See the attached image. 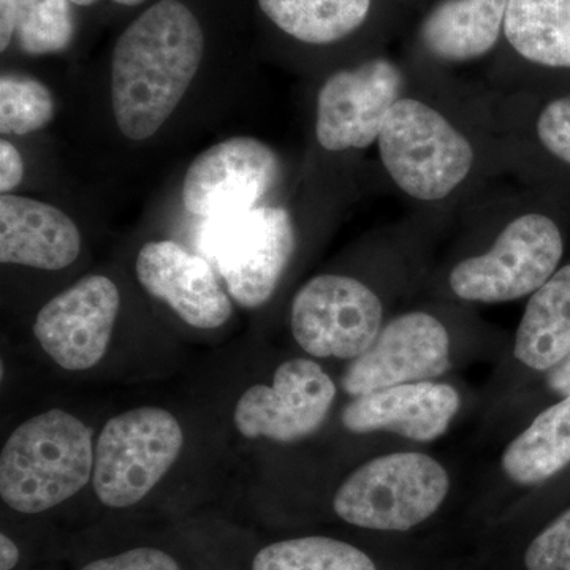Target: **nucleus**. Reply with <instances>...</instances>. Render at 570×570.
Here are the masks:
<instances>
[{
    "label": "nucleus",
    "instance_id": "15",
    "mask_svg": "<svg viewBox=\"0 0 570 570\" xmlns=\"http://www.w3.org/2000/svg\"><path fill=\"white\" fill-rule=\"evenodd\" d=\"M460 404L452 385L415 382L354 397L341 420L355 434L387 431L409 441L431 442L449 430Z\"/></svg>",
    "mask_w": 570,
    "mask_h": 570
},
{
    "label": "nucleus",
    "instance_id": "26",
    "mask_svg": "<svg viewBox=\"0 0 570 570\" xmlns=\"http://www.w3.org/2000/svg\"><path fill=\"white\" fill-rule=\"evenodd\" d=\"M78 570H186V568L171 551L160 547L138 546L118 553L94 558Z\"/></svg>",
    "mask_w": 570,
    "mask_h": 570
},
{
    "label": "nucleus",
    "instance_id": "3",
    "mask_svg": "<svg viewBox=\"0 0 570 570\" xmlns=\"http://www.w3.org/2000/svg\"><path fill=\"white\" fill-rule=\"evenodd\" d=\"M449 491V472L439 461L390 453L355 469L337 489L333 510L360 530L407 532L436 515Z\"/></svg>",
    "mask_w": 570,
    "mask_h": 570
},
{
    "label": "nucleus",
    "instance_id": "29",
    "mask_svg": "<svg viewBox=\"0 0 570 570\" xmlns=\"http://www.w3.org/2000/svg\"><path fill=\"white\" fill-rule=\"evenodd\" d=\"M20 561V546L7 532H2L0 534V570H14Z\"/></svg>",
    "mask_w": 570,
    "mask_h": 570
},
{
    "label": "nucleus",
    "instance_id": "18",
    "mask_svg": "<svg viewBox=\"0 0 570 570\" xmlns=\"http://www.w3.org/2000/svg\"><path fill=\"white\" fill-rule=\"evenodd\" d=\"M570 354V265L558 269L524 307L513 355L532 371H550Z\"/></svg>",
    "mask_w": 570,
    "mask_h": 570
},
{
    "label": "nucleus",
    "instance_id": "4",
    "mask_svg": "<svg viewBox=\"0 0 570 570\" xmlns=\"http://www.w3.org/2000/svg\"><path fill=\"white\" fill-rule=\"evenodd\" d=\"M377 146L397 189L420 202L444 200L474 167L475 153L466 135L436 108L409 97L393 105Z\"/></svg>",
    "mask_w": 570,
    "mask_h": 570
},
{
    "label": "nucleus",
    "instance_id": "20",
    "mask_svg": "<svg viewBox=\"0 0 570 570\" xmlns=\"http://www.w3.org/2000/svg\"><path fill=\"white\" fill-rule=\"evenodd\" d=\"M502 39L524 61L570 69V0H509Z\"/></svg>",
    "mask_w": 570,
    "mask_h": 570
},
{
    "label": "nucleus",
    "instance_id": "11",
    "mask_svg": "<svg viewBox=\"0 0 570 570\" xmlns=\"http://www.w3.org/2000/svg\"><path fill=\"white\" fill-rule=\"evenodd\" d=\"M279 174V159L265 142L228 138L190 165L183 184L184 206L208 220L249 212L275 187Z\"/></svg>",
    "mask_w": 570,
    "mask_h": 570
},
{
    "label": "nucleus",
    "instance_id": "25",
    "mask_svg": "<svg viewBox=\"0 0 570 570\" xmlns=\"http://www.w3.org/2000/svg\"><path fill=\"white\" fill-rule=\"evenodd\" d=\"M523 566L527 570H570V509L528 543Z\"/></svg>",
    "mask_w": 570,
    "mask_h": 570
},
{
    "label": "nucleus",
    "instance_id": "19",
    "mask_svg": "<svg viewBox=\"0 0 570 570\" xmlns=\"http://www.w3.org/2000/svg\"><path fill=\"white\" fill-rule=\"evenodd\" d=\"M276 29L309 47H330L362 31L376 0H257Z\"/></svg>",
    "mask_w": 570,
    "mask_h": 570
},
{
    "label": "nucleus",
    "instance_id": "27",
    "mask_svg": "<svg viewBox=\"0 0 570 570\" xmlns=\"http://www.w3.org/2000/svg\"><path fill=\"white\" fill-rule=\"evenodd\" d=\"M538 135L547 151L570 165V96L543 108L538 119Z\"/></svg>",
    "mask_w": 570,
    "mask_h": 570
},
{
    "label": "nucleus",
    "instance_id": "32",
    "mask_svg": "<svg viewBox=\"0 0 570 570\" xmlns=\"http://www.w3.org/2000/svg\"><path fill=\"white\" fill-rule=\"evenodd\" d=\"M70 2L78 7H89L94 6L96 2H99V0H70Z\"/></svg>",
    "mask_w": 570,
    "mask_h": 570
},
{
    "label": "nucleus",
    "instance_id": "17",
    "mask_svg": "<svg viewBox=\"0 0 570 570\" xmlns=\"http://www.w3.org/2000/svg\"><path fill=\"white\" fill-rule=\"evenodd\" d=\"M509 0H439L417 29L422 50L439 62L485 58L504 37Z\"/></svg>",
    "mask_w": 570,
    "mask_h": 570
},
{
    "label": "nucleus",
    "instance_id": "2",
    "mask_svg": "<svg viewBox=\"0 0 570 570\" xmlns=\"http://www.w3.org/2000/svg\"><path fill=\"white\" fill-rule=\"evenodd\" d=\"M94 455L91 428L69 412L26 420L0 455V498L24 515L58 508L92 478Z\"/></svg>",
    "mask_w": 570,
    "mask_h": 570
},
{
    "label": "nucleus",
    "instance_id": "23",
    "mask_svg": "<svg viewBox=\"0 0 570 570\" xmlns=\"http://www.w3.org/2000/svg\"><path fill=\"white\" fill-rule=\"evenodd\" d=\"M14 39L32 56L56 55L70 47L75 21L70 0H13Z\"/></svg>",
    "mask_w": 570,
    "mask_h": 570
},
{
    "label": "nucleus",
    "instance_id": "8",
    "mask_svg": "<svg viewBox=\"0 0 570 570\" xmlns=\"http://www.w3.org/2000/svg\"><path fill=\"white\" fill-rule=\"evenodd\" d=\"M291 324L306 354L354 360L365 354L384 328V306L358 279L322 275L296 292Z\"/></svg>",
    "mask_w": 570,
    "mask_h": 570
},
{
    "label": "nucleus",
    "instance_id": "10",
    "mask_svg": "<svg viewBox=\"0 0 570 570\" xmlns=\"http://www.w3.org/2000/svg\"><path fill=\"white\" fill-rule=\"evenodd\" d=\"M336 385L313 360L292 358L277 367L273 385H254L235 407V426L245 438L302 441L324 425Z\"/></svg>",
    "mask_w": 570,
    "mask_h": 570
},
{
    "label": "nucleus",
    "instance_id": "21",
    "mask_svg": "<svg viewBox=\"0 0 570 570\" xmlns=\"http://www.w3.org/2000/svg\"><path fill=\"white\" fill-rule=\"evenodd\" d=\"M570 463V395L539 414L502 453V471L517 485L532 487Z\"/></svg>",
    "mask_w": 570,
    "mask_h": 570
},
{
    "label": "nucleus",
    "instance_id": "5",
    "mask_svg": "<svg viewBox=\"0 0 570 570\" xmlns=\"http://www.w3.org/2000/svg\"><path fill=\"white\" fill-rule=\"evenodd\" d=\"M184 445L170 412L138 407L108 420L97 439L92 485L105 508L129 509L170 471Z\"/></svg>",
    "mask_w": 570,
    "mask_h": 570
},
{
    "label": "nucleus",
    "instance_id": "1",
    "mask_svg": "<svg viewBox=\"0 0 570 570\" xmlns=\"http://www.w3.org/2000/svg\"><path fill=\"white\" fill-rule=\"evenodd\" d=\"M205 33L179 0H159L127 26L111 58V104L130 140L153 137L170 118L204 61Z\"/></svg>",
    "mask_w": 570,
    "mask_h": 570
},
{
    "label": "nucleus",
    "instance_id": "31",
    "mask_svg": "<svg viewBox=\"0 0 570 570\" xmlns=\"http://www.w3.org/2000/svg\"><path fill=\"white\" fill-rule=\"evenodd\" d=\"M112 2L119 3V6L124 7H137L141 6L146 0H112Z\"/></svg>",
    "mask_w": 570,
    "mask_h": 570
},
{
    "label": "nucleus",
    "instance_id": "13",
    "mask_svg": "<svg viewBox=\"0 0 570 570\" xmlns=\"http://www.w3.org/2000/svg\"><path fill=\"white\" fill-rule=\"evenodd\" d=\"M121 295L110 277H82L41 307L33 335L67 371L96 366L110 346Z\"/></svg>",
    "mask_w": 570,
    "mask_h": 570
},
{
    "label": "nucleus",
    "instance_id": "16",
    "mask_svg": "<svg viewBox=\"0 0 570 570\" xmlns=\"http://www.w3.org/2000/svg\"><path fill=\"white\" fill-rule=\"evenodd\" d=\"M81 253V235L61 209L33 198H0V262L31 268H67Z\"/></svg>",
    "mask_w": 570,
    "mask_h": 570
},
{
    "label": "nucleus",
    "instance_id": "12",
    "mask_svg": "<svg viewBox=\"0 0 570 570\" xmlns=\"http://www.w3.org/2000/svg\"><path fill=\"white\" fill-rule=\"evenodd\" d=\"M449 367L448 328L431 314L414 311L390 321L365 354L352 360L341 387L356 397L396 385L431 382Z\"/></svg>",
    "mask_w": 570,
    "mask_h": 570
},
{
    "label": "nucleus",
    "instance_id": "9",
    "mask_svg": "<svg viewBox=\"0 0 570 570\" xmlns=\"http://www.w3.org/2000/svg\"><path fill=\"white\" fill-rule=\"evenodd\" d=\"M403 85V71L389 58H371L335 71L318 91V145L336 153L376 142Z\"/></svg>",
    "mask_w": 570,
    "mask_h": 570
},
{
    "label": "nucleus",
    "instance_id": "7",
    "mask_svg": "<svg viewBox=\"0 0 570 570\" xmlns=\"http://www.w3.org/2000/svg\"><path fill=\"white\" fill-rule=\"evenodd\" d=\"M562 253L557 223L546 214H523L505 225L485 254L461 261L449 285L464 302H513L539 291L558 272Z\"/></svg>",
    "mask_w": 570,
    "mask_h": 570
},
{
    "label": "nucleus",
    "instance_id": "22",
    "mask_svg": "<svg viewBox=\"0 0 570 570\" xmlns=\"http://www.w3.org/2000/svg\"><path fill=\"white\" fill-rule=\"evenodd\" d=\"M249 570H379L365 550L330 535L275 540L257 550Z\"/></svg>",
    "mask_w": 570,
    "mask_h": 570
},
{
    "label": "nucleus",
    "instance_id": "14",
    "mask_svg": "<svg viewBox=\"0 0 570 570\" xmlns=\"http://www.w3.org/2000/svg\"><path fill=\"white\" fill-rule=\"evenodd\" d=\"M135 269L145 291L167 303L187 325L219 328L234 313L230 296L208 261L178 243L151 242L142 246Z\"/></svg>",
    "mask_w": 570,
    "mask_h": 570
},
{
    "label": "nucleus",
    "instance_id": "28",
    "mask_svg": "<svg viewBox=\"0 0 570 570\" xmlns=\"http://www.w3.org/2000/svg\"><path fill=\"white\" fill-rule=\"evenodd\" d=\"M24 175L21 154L9 140L0 141V193L10 194L17 189Z\"/></svg>",
    "mask_w": 570,
    "mask_h": 570
},
{
    "label": "nucleus",
    "instance_id": "30",
    "mask_svg": "<svg viewBox=\"0 0 570 570\" xmlns=\"http://www.w3.org/2000/svg\"><path fill=\"white\" fill-rule=\"evenodd\" d=\"M549 387L562 396L570 395V354L549 371Z\"/></svg>",
    "mask_w": 570,
    "mask_h": 570
},
{
    "label": "nucleus",
    "instance_id": "6",
    "mask_svg": "<svg viewBox=\"0 0 570 570\" xmlns=\"http://www.w3.org/2000/svg\"><path fill=\"white\" fill-rule=\"evenodd\" d=\"M295 246L291 213L277 206L212 219L202 236L206 257L216 265L228 294L247 309L272 298Z\"/></svg>",
    "mask_w": 570,
    "mask_h": 570
},
{
    "label": "nucleus",
    "instance_id": "24",
    "mask_svg": "<svg viewBox=\"0 0 570 570\" xmlns=\"http://www.w3.org/2000/svg\"><path fill=\"white\" fill-rule=\"evenodd\" d=\"M56 105L47 86L21 75L0 78V132L29 135L55 118Z\"/></svg>",
    "mask_w": 570,
    "mask_h": 570
}]
</instances>
